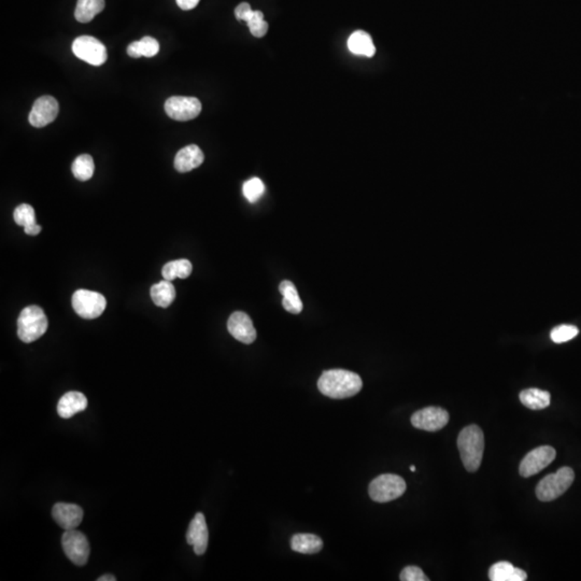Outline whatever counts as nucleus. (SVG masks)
I'll list each match as a JSON object with an SVG mask.
<instances>
[{
    "label": "nucleus",
    "mask_w": 581,
    "mask_h": 581,
    "mask_svg": "<svg viewBox=\"0 0 581 581\" xmlns=\"http://www.w3.org/2000/svg\"><path fill=\"white\" fill-rule=\"evenodd\" d=\"M279 290L281 295L283 296L282 300V306L286 312L292 314H298L302 312V302L298 295V288L295 284L288 280H284L280 283Z\"/></svg>",
    "instance_id": "obj_21"
},
{
    "label": "nucleus",
    "mask_w": 581,
    "mask_h": 581,
    "mask_svg": "<svg viewBox=\"0 0 581 581\" xmlns=\"http://www.w3.org/2000/svg\"><path fill=\"white\" fill-rule=\"evenodd\" d=\"M151 298L157 307L167 308L175 298V288L168 280L154 284L150 290Z\"/></svg>",
    "instance_id": "obj_24"
},
{
    "label": "nucleus",
    "mask_w": 581,
    "mask_h": 581,
    "mask_svg": "<svg viewBox=\"0 0 581 581\" xmlns=\"http://www.w3.org/2000/svg\"><path fill=\"white\" fill-rule=\"evenodd\" d=\"M227 330L234 338L242 344L250 345L255 342V328L251 318L245 312H234L227 321Z\"/></svg>",
    "instance_id": "obj_13"
},
{
    "label": "nucleus",
    "mask_w": 581,
    "mask_h": 581,
    "mask_svg": "<svg viewBox=\"0 0 581 581\" xmlns=\"http://www.w3.org/2000/svg\"><path fill=\"white\" fill-rule=\"evenodd\" d=\"M105 9V0H78L74 16L80 23H88Z\"/></svg>",
    "instance_id": "obj_25"
},
{
    "label": "nucleus",
    "mask_w": 581,
    "mask_h": 581,
    "mask_svg": "<svg viewBox=\"0 0 581 581\" xmlns=\"http://www.w3.org/2000/svg\"><path fill=\"white\" fill-rule=\"evenodd\" d=\"M406 491V482L401 476L383 474L369 484L368 493L371 500L378 503H387L401 497Z\"/></svg>",
    "instance_id": "obj_5"
},
{
    "label": "nucleus",
    "mask_w": 581,
    "mask_h": 581,
    "mask_svg": "<svg viewBox=\"0 0 581 581\" xmlns=\"http://www.w3.org/2000/svg\"><path fill=\"white\" fill-rule=\"evenodd\" d=\"M290 547L295 552L314 554L322 550L323 542L319 536L314 534H295L290 540Z\"/></svg>",
    "instance_id": "obj_22"
},
{
    "label": "nucleus",
    "mask_w": 581,
    "mask_h": 581,
    "mask_svg": "<svg viewBox=\"0 0 581 581\" xmlns=\"http://www.w3.org/2000/svg\"><path fill=\"white\" fill-rule=\"evenodd\" d=\"M205 159L199 145H189L181 149L175 157V168L179 173H189L201 166Z\"/></svg>",
    "instance_id": "obj_16"
},
{
    "label": "nucleus",
    "mask_w": 581,
    "mask_h": 581,
    "mask_svg": "<svg viewBox=\"0 0 581 581\" xmlns=\"http://www.w3.org/2000/svg\"><path fill=\"white\" fill-rule=\"evenodd\" d=\"M251 6L248 3H242L238 5L235 9L236 19L239 21H243L245 16L247 15L248 12L251 11Z\"/></svg>",
    "instance_id": "obj_33"
},
{
    "label": "nucleus",
    "mask_w": 581,
    "mask_h": 581,
    "mask_svg": "<svg viewBox=\"0 0 581 581\" xmlns=\"http://www.w3.org/2000/svg\"><path fill=\"white\" fill-rule=\"evenodd\" d=\"M175 1H177V5L179 6L180 9L189 11V10L196 8L201 0H175Z\"/></svg>",
    "instance_id": "obj_34"
},
{
    "label": "nucleus",
    "mask_w": 581,
    "mask_h": 581,
    "mask_svg": "<svg viewBox=\"0 0 581 581\" xmlns=\"http://www.w3.org/2000/svg\"><path fill=\"white\" fill-rule=\"evenodd\" d=\"M520 401L524 406L532 410H542L547 408L552 401V395L547 391L530 387L520 393Z\"/></svg>",
    "instance_id": "obj_23"
},
{
    "label": "nucleus",
    "mask_w": 581,
    "mask_h": 581,
    "mask_svg": "<svg viewBox=\"0 0 581 581\" xmlns=\"http://www.w3.org/2000/svg\"><path fill=\"white\" fill-rule=\"evenodd\" d=\"M491 581H526L528 575L521 568H514L509 562H498L489 570Z\"/></svg>",
    "instance_id": "obj_18"
},
{
    "label": "nucleus",
    "mask_w": 581,
    "mask_h": 581,
    "mask_svg": "<svg viewBox=\"0 0 581 581\" xmlns=\"http://www.w3.org/2000/svg\"><path fill=\"white\" fill-rule=\"evenodd\" d=\"M458 448L464 467L471 473L477 472L484 450V436L481 429L477 425H469L462 429L458 439Z\"/></svg>",
    "instance_id": "obj_2"
},
{
    "label": "nucleus",
    "mask_w": 581,
    "mask_h": 581,
    "mask_svg": "<svg viewBox=\"0 0 581 581\" xmlns=\"http://www.w3.org/2000/svg\"><path fill=\"white\" fill-rule=\"evenodd\" d=\"M165 111L175 121L193 120L201 112V102L195 97L173 96L165 102Z\"/></svg>",
    "instance_id": "obj_9"
},
{
    "label": "nucleus",
    "mask_w": 581,
    "mask_h": 581,
    "mask_svg": "<svg viewBox=\"0 0 581 581\" xmlns=\"http://www.w3.org/2000/svg\"><path fill=\"white\" fill-rule=\"evenodd\" d=\"M116 577L113 576V575H104V576L100 577V578L97 579V581H116Z\"/></svg>",
    "instance_id": "obj_35"
},
{
    "label": "nucleus",
    "mask_w": 581,
    "mask_h": 581,
    "mask_svg": "<svg viewBox=\"0 0 581 581\" xmlns=\"http://www.w3.org/2000/svg\"><path fill=\"white\" fill-rule=\"evenodd\" d=\"M361 377L346 369H330L321 375L318 381L320 392L335 399H349L362 390Z\"/></svg>",
    "instance_id": "obj_1"
},
{
    "label": "nucleus",
    "mask_w": 581,
    "mask_h": 581,
    "mask_svg": "<svg viewBox=\"0 0 581 581\" xmlns=\"http://www.w3.org/2000/svg\"><path fill=\"white\" fill-rule=\"evenodd\" d=\"M575 479L572 468L565 466L556 473L546 476L536 487V496L542 502H552L568 491Z\"/></svg>",
    "instance_id": "obj_4"
},
{
    "label": "nucleus",
    "mask_w": 581,
    "mask_h": 581,
    "mask_svg": "<svg viewBox=\"0 0 581 581\" xmlns=\"http://www.w3.org/2000/svg\"><path fill=\"white\" fill-rule=\"evenodd\" d=\"M159 52V44L153 37H143L138 41L132 42L127 48V54L131 58H153Z\"/></svg>",
    "instance_id": "obj_26"
},
{
    "label": "nucleus",
    "mask_w": 581,
    "mask_h": 581,
    "mask_svg": "<svg viewBox=\"0 0 581 581\" xmlns=\"http://www.w3.org/2000/svg\"><path fill=\"white\" fill-rule=\"evenodd\" d=\"M58 111H60V107H58V100L54 97L42 96L38 98L32 106L28 121L32 126L41 128L58 118Z\"/></svg>",
    "instance_id": "obj_12"
},
{
    "label": "nucleus",
    "mask_w": 581,
    "mask_h": 581,
    "mask_svg": "<svg viewBox=\"0 0 581 581\" xmlns=\"http://www.w3.org/2000/svg\"><path fill=\"white\" fill-rule=\"evenodd\" d=\"M579 330L574 326H568V324H563V326H556L550 333L552 342L556 344H563V342H570L573 338L578 335Z\"/></svg>",
    "instance_id": "obj_31"
},
{
    "label": "nucleus",
    "mask_w": 581,
    "mask_h": 581,
    "mask_svg": "<svg viewBox=\"0 0 581 581\" xmlns=\"http://www.w3.org/2000/svg\"><path fill=\"white\" fill-rule=\"evenodd\" d=\"M449 422V413L439 407H427L413 413L411 425L422 431L436 432L443 429Z\"/></svg>",
    "instance_id": "obj_11"
},
{
    "label": "nucleus",
    "mask_w": 581,
    "mask_h": 581,
    "mask_svg": "<svg viewBox=\"0 0 581 581\" xmlns=\"http://www.w3.org/2000/svg\"><path fill=\"white\" fill-rule=\"evenodd\" d=\"M64 552L76 566H84L90 558V544L84 533L76 530H65L62 537Z\"/></svg>",
    "instance_id": "obj_8"
},
{
    "label": "nucleus",
    "mask_w": 581,
    "mask_h": 581,
    "mask_svg": "<svg viewBox=\"0 0 581 581\" xmlns=\"http://www.w3.org/2000/svg\"><path fill=\"white\" fill-rule=\"evenodd\" d=\"M399 579L401 581H429L427 575L418 566H407L403 568Z\"/></svg>",
    "instance_id": "obj_32"
},
{
    "label": "nucleus",
    "mask_w": 581,
    "mask_h": 581,
    "mask_svg": "<svg viewBox=\"0 0 581 581\" xmlns=\"http://www.w3.org/2000/svg\"><path fill=\"white\" fill-rule=\"evenodd\" d=\"M242 192H243V195L250 203H256L265 193V185H264L263 181L260 178H252L247 182H245L243 187H242Z\"/></svg>",
    "instance_id": "obj_30"
},
{
    "label": "nucleus",
    "mask_w": 581,
    "mask_h": 581,
    "mask_svg": "<svg viewBox=\"0 0 581 581\" xmlns=\"http://www.w3.org/2000/svg\"><path fill=\"white\" fill-rule=\"evenodd\" d=\"M14 221L18 225L23 226L27 235L36 236L41 232V226L36 223V213L34 208L27 203L18 206L13 213Z\"/></svg>",
    "instance_id": "obj_19"
},
{
    "label": "nucleus",
    "mask_w": 581,
    "mask_h": 581,
    "mask_svg": "<svg viewBox=\"0 0 581 581\" xmlns=\"http://www.w3.org/2000/svg\"><path fill=\"white\" fill-rule=\"evenodd\" d=\"M187 544L193 546L194 552L197 556L205 554L209 542V530H208L206 518L203 514H195L189 526L187 533Z\"/></svg>",
    "instance_id": "obj_14"
},
{
    "label": "nucleus",
    "mask_w": 581,
    "mask_h": 581,
    "mask_svg": "<svg viewBox=\"0 0 581 581\" xmlns=\"http://www.w3.org/2000/svg\"><path fill=\"white\" fill-rule=\"evenodd\" d=\"M410 471L411 472H415V466L411 465L410 466Z\"/></svg>",
    "instance_id": "obj_36"
},
{
    "label": "nucleus",
    "mask_w": 581,
    "mask_h": 581,
    "mask_svg": "<svg viewBox=\"0 0 581 581\" xmlns=\"http://www.w3.org/2000/svg\"><path fill=\"white\" fill-rule=\"evenodd\" d=\"M46 314L39 306H28L18 319V336L22 342L30 344L44 336L48 330Z\"/></svg>",
    "instance_id": "obj_3"
},
{
    "label": "nucleus",
    "mask_w": 581,
    "mask_h": 581,
    "mask_svg": "<svg viewBox=\"0 0 581 581\" xmlns=\"http://www.w3.org/2000/svg\"><path fill=\"white\" fill-rule=\"evenodd\" d=\"M72 302L76 314L88 320L102 316L107 306L104 295L88 290H76L72 295Z\"/></svg>",
    "instance_id": "obj_6"
},
{
    "label": "nucleus",
    "mask_w": 581,
    "mask_h": 581,
    "mask_svg": "<svg viewBox=\"0 0 581 581\" xmlns=\"http://www.w3.org/2000/svg\"><path fill=\"white\" fill-rule=\"evenodd\" d=\"M348 48L351 53L355 55L373 58L376 53V48L370 35L363 30H356L349 37Z\"/></svg>",
    "instance_id": "obj_20"
},
{
    "label": "nucleus",
    "mask_w": 581,
    "mask_h": 581,
    "mask_svg": "<svg viewBox=\"0 0 581 581\" xmlns=\"http://www.w3.org/2000/svg\"><path fill=\"white\" fill-rule=\"evenodd\" d=\"M556 457V450L550 446H542V447L532 450L524 457L520 464V475L526 478L536 475L547 466L550 465Z\"/></svg>",
    "instance_id": "obj_10"
},
{
    "label": "nucleus",
    "mask_w": 581,
    "mask_h": 581,
    "mask_svg": "<svg viewBox=\"0 0 581 581\" xmlns=\"http://www.w3.org/2000/svg\"><path fill=\"white\" fill-rule=\"evenodd\" d=\"M88 407V399L82 393L72 391L60 397L58 405V413L62 419H69Z\"/></svg>",
    "instance_id": "obj_17"
},
{
    "label": "nucleus",
    "mask_w": 581,
    "mask_h": 581,
    "mask_svg": "<svg viewBox=\"0 0 581 581\" xmlns=\"http://www.w3.org/2000/svg\"><path fill=\"white\" fill-rule=\"evenodd\" d=\"M52 516L65 530H76L84 520V510L76 504L58 503L52 509Z\"/></svg>",
    "instance_id": "obj_15"
},
{
    "label": "nucleus",
    "mask_w": 581,
    "mask_h": 581,
    "mask_svg": "<svg viewBox=\"0 0 581 581\" xmlns=\"http://www.w3.org/2000/svg\"><path fill=\"white\" fill-rule=\"evenodd\" d=\"M72 173L80 181L90 180L94 173L95 165L93 157L88 154H82L76 157L72 163Z\"/></svg>",
    "instance_id": "obj_28"
},
{
    "label": "nucleus",
    "mask_w": 581,
    "mask_h": 581,
    "mask_svg": "<svg viewBox=\"0 0 581 581\" xmlns=\"http://www.w3.org/2000/svg\"><path fill=\"white\" fill-rule=\"evenodd\" d=\"M72 52L79 60L92 66H102L107 62V48L100 40L91 36H81L72 44Z\"/></svg>",
    "instance_id": "obj_7"
},
{
    "label": "nucleus",
    "mask_w": 581,
    "mask_h": 581,
    "mask_svg": "<svg viewBox=\"0 0 581 581\" xmlns=\"http://www.w3.org/2000/svg\"><path fill=\"white\" fill-rule=\"evenodd\" d=\"M193 266L189 260H177V261L169 262L165 264L164 267L161 269V274L165 280L173 281L175 278H180V279H185L189 277L192 274Z\"/></svg>",
    "instance_id": "obj_27"
},
{
    "label": "nucleus",
    "mask_w": 581,
    "mask_h": 581,
    "mask_svg": "<svg viewBox=\"0 0 581 581\" xmlns=\"http://www.w3.org/2000/svg\"><path fill=\"white\" fill-rule=\"evenodd\" d=\"M243 22L248 24L254 37L262 38L267 34L268 23L264 20L263 12L251 10L245 16Z\"/></svg>",
    "instance_id": "obj_29"
}]
</instances>
